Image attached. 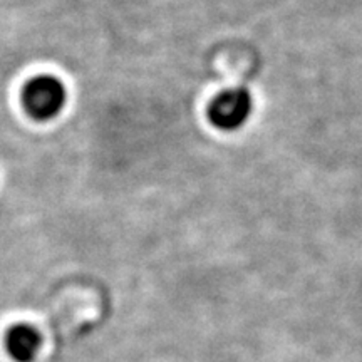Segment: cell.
Segmentation results:
<instances>
[{"label": "cell", "mask_w": 362, "mask_h": 362, "mask_svg": "<svg viewBox=\"0 0 362 362\" xmlns=\"http://www.w3.org/2000/svg\"><path fill=\"white\" fill-rule=\"evenodd\" d=\"M22 101L30 117L37 121H51L66 107L67 89L61 79L42 74L25 84Z\"/></svg>", "instance_id": "1"}, {"label": "cell", "mask_w": 362, "mask_h": 362, "mask_svg": "<svg viewBox=\"0 0 362 362\" xmlns=\"http://www.w3.org/2000/svg\"><path fill=\"white\" fill-rule=\"evenodd\" d=\"M252 107L253 101L247 89H228L211 101L208 116L218 129L233 131L247 123L248 116L252 115Z\"/></svg>", "instance_id": "2"}, {"label": "cell", "mask_w": 362, "mask_h": 362, "mask_svg": "<svg viewBox=\"0 0 362 362\" xmlns=\"http://www.w3.org/2000/svg\"><path fill=\"white\" fill-rule=\"evenodd\" d=\"M42 337L30 325H16L7 336V349L17 362H33L39 356Z\"/></svg>", "instance_id": "3"}]
</instances>
